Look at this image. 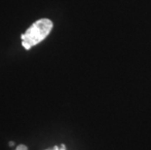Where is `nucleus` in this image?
<instances>
[{"instance_id": "nucleus-3", "label": "nucleus", "mask_w": 151, "mask_h": 150, "mask_svg": "<svg viewBox=\"0 0 151 150\" xmlns=\"http://www.w3.org/2000/svg\"><path fill=\"white\" fill-rule=\"evenodd\" d=\"M60 150H62V149H60Z\"/></svg>"}, {"instance_id": "nucleus-1", "label": "nucleus", "mask_w": 151, "mask_h": 150, "mask_svg": "<svg viewBox=\"0 0 151 150\" xmlns=\"http://www.w3.org/2000/svg\"><path fill=\"white\" fill-rule=\"evenodd\" d=\"M53 29V23L49 19H40L30 25L24 34H22V44L25 50L37 45L43 41Z\"/></svg>"}, {"instance_id": "nucleus-2", "label": "nucleus", "mask_w": 151, "mask_h": 150, "mask_svg": "<svg viewBox=\"0 0 151 150\" xmlns=\"http://www.w3.org/2000/svg\"><path fill=\"white\" fill-rule=\"evenodd\" d=\"M16 150H27V147L25 145H24V144H21V145L18 146Z\"/></svg>"}]
</instances>
